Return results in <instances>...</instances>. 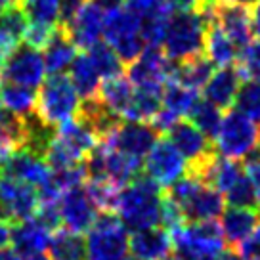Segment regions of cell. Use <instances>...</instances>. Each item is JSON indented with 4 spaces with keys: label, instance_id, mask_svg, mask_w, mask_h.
<instances>
[{
    "label": "cell",
    "instance_id": "cell-1",
    "mask_svg": "<svg viewBox=\"0 0 260 260\" xmlns=\"http://www.w3.org/2000/svg\"><path fill=\"white\" fill-rule=\"evenodd\" d=\"M162 197V187L142 171V174L121 187L113 212L132 232L159 226Z\"/></svg>",
    "mask_w": 260,
    "mask_h": 260
},
{
    "label": "cell",
    "instance_id": "cell-2",
    "mask_svg": "<svg viewBox=\"0 0 260 260\" xmlns=\"http://www.w3.org/2000/svg\"><path fill=\"white\" fill-rule=\"evenodd\" d=\"M100 142V134L84 117L77 115L75 119L63 122L54 130V136L46 147V161L52 171L75 167L86 161Z\"/></svg>",
    "mask_w": 260,
    "mask_h": 260
},
{
    "label": "cell",
    "instance_id": "cell-3",
    "mask_svg": "<svg viewBox=\"0 0 260 260\" xmlns=\"http://www.w3.org/2000/svg\"><path fill=\"white\" fill-rule=\"evenodd\" d=\"M81 106L82 98L69 75H50L39 88L35 113L42 124L57 128L81 113Z\"/></svg>",
    "mask_w": 260,
    "mask_h": 260
},
{
    "label": "cell",
    "instance_id": "cell-4",
    "mask_svg": "<svg viewBox=\"0 0 260 260\" xmlns=\"http://www.w3.org/2000/svg\"><path fill=\"white\" fill-rule=\"evenodd\" d=\"M169 197L184 212L186 222H203V220H216L224 212L226 199L218 189L207 186L205 182L187 172L178 182L169 187Z\"/></svg>",
    "mask_w": 260,
    "mask_h": 260
},
{
    "label": "cell",
    "instance_id": "cell-5",
    "mask_svg": "<svg viewBox=\"0 0 260 260\" xmlns=\"http://www.w3.org/2000/svg\"><path fill=\"white\" fill-rule=\"evenodd\" d=\"M209 23L195 10H176L162 37L161 48L172 61H184L187 57L203 54Z\"/></svg>",
    "mask_w": 260,
    "mask_h": 260
},
{
    "label": "cell",
    "instance_id": "cell-6",
    "mask_svg": "<svg viewBox=\"0 0 260 260\" xmlns=\"http://www.w3.org/2000/svg\"><path fill=\"white\" fill-rule=\"evenodd\" d=\"M174 254L180 260H214L224 251V234L216 220L184 222L171 232Z\"/></svg>",
    "mask_w": 260,
    "mask_h": 260
},
{
    "label": "cell",
    "instance_id": "cell-7",
    "mask_svg": "<svg viewBox=\"0 0 260 260\" xmlns=\"http://www.w3.org/2000/svg\"><path fill=\"white\" fill-rule=\"evenodd\" d=\"M128 243V228L117 212H100L86 236V260H124L130 254Z\"/></svg>",
    "mask_w": 260,
    "mask_h": 260
},
{
    "label": "cell",
    "instance_id": "cell-8",
    "mask_svg": "<svg viewBox=\"0 0 260 260\" xmlns=\"http://www.w3.org/2000/svg\"><path fill=\"white\" fill-rule=\"evenodd\" d=\"M104 41L124 63H132L146 48V41L142 37V17L122 4L107 10Z\"/></svg>",
    "mask_w": 260,
    "mask_h": 260
},
{
    "label": "cell",
    "instance_id": "cell-9",
    "mask_svg": "<svg viewBox=\"0 0 260 260\" xmlns=\"http://www.w3.org/2000/svg\"><path fill=\"white\" fill-rule=\"evenodd\" d=\"M260 130L256 121H252L249 115L241 113L239 109H230L224 115L220 124L218 136L212 144H216V153L228 159L243 161L252 149L258 147Z\"/></svg>",
    "mask_w": 260,
    "mask_h": 260
},
{
    "label": "cell",
    "instance_id": "cell-10",
    "mask_svg": "<svg viewBox=\"0 0 260 260\" xmlns=\"http://www.w3.org/2000/svg\"><path fill=\"white\" fill-rule=\"evenodd\" d=\"M46 63L42 50L31 44H19L16 50H12L4 63L0 67V81L14 82L29 88H41V84L46 81Z\"/></svg>",
    "mask_w": 260,
    "mask_h": 260
},
{
    "label": "cell",
    "instance_id": "cell-11",
    "mask_svg": "<svg viewBox=\"0 0 260 260\" xmlns=\"http://www.w3.org/2000/svg\"><path fill=\"white\" fill-rule=\"evenodd\" d=\"M144 174L155 180L161 187H169L189 172V162L174 147L169 138H159L144 159Z\"/></svg>",
    "mask_w": 260,
    "mask_h": 260
},
{
    "label": "cell",
    "instance_id": "cell-12",
    "mask_svg": "<svg viewBox=\"0 0 260 260\" xmlns=\"http://www.w3.org/2000/svg\"><path fill=\"white\" fill-rule=\"evenodd\" d=\"M41 205L39 189L27 182L4 176L0 178V218L12 224L23 222L35 216Z\"/></svg>",
    "mask_w": 260,
    "mask_h": 260
},
{
    "label": "cell",
    "instance_id": "cell-13",
    "mask_svg": "<svg viewBox=\"0 0 260 260\" xmlns=\"http://www.w3.org/2000/svg\"><path fill=\"white\" fill-rule=\"evenodd\" d=\"M174 61L167 57L161 46L147 44L132 63H128V81L136 88L162 90L172 79Z\"/></svg>",
    "mask_w": 260,
    "mask_h": 260
},
{
    "label": "cell",
    "instance_id": "cell-14",
    "mask_svg": "<svg viewBox=\"0 0 260 260\" xmlns=\"http://www.w3.org/2000/svg\"><path fill=\"white\" fill-rule=\"evenodd\" d=\"M159 130L151 122L146 121H121L107 136H104V142L109 146L117 147L119 151L132 157L144 159L149 149L159 140Z\"/></svg>",
    "mask_w": 260,
    "mask_h": 260
},
{
    "label": "cell",
    "instance_id": "cell-15",
    "mask_svg": "<svg viewBox=\"0 0 260 260\" xmlns=\"http://www.w3.org/2000/svg\"><path fill=\"white\" fill-rule=\"evenodd\" d=\"M57 205H59L61 226L71 232H77V234L88 232L100 214V209L92 201L88 191L84 189V184L65 189Z\"/></svg>",
    "mask_w": 260,
    "mask_h": 260
},
{
    "label": "cell",
    "instance_id": "cell-16",
    "mask_svg": "<svg viewBox=\"0 0 260 260\" xmlns=\"http://www.w3.org/2000/svg\"><path fill=\"white\" fill-rule=\"evenodd\" d=\"M165 134H167V138L174 144V147L178 149L180 153L184 155V159L189 162V169L201 165L214 153L211 140L207 138L191 121L178 119Z\"/></svg>",
    "mask_w": 260,
    "mask_h": 260
},
{
    "label": "cell",
    "instance_id": "cell-17",
    "mask_svg": "<svg viewBox=\"0 0 260 260\" xmlns=\"http://www.w3.org/2000/svg\"><path fill=\"white\" fill-rule=\"evenodd\" d=\"M104 25H106V10L98 6L96 2L86 0V4L79 10V14L63 29L77 44V48L90 50L104 39Z\"/></svg>",
    "mask_w": 260,
    "mask_h": 260
},
{
    "label": "cell",
    "instance_id": "cell-18",
    "mask_svg": "<svg viewBox=\"0 0 260 260\" xmlns=\"http://www.w3.org/2000/svg\"><path fill=\"white\" fill-rule=\"evenodd\" d=\"M216 23L226 32L232 41L236 42L239 50L247 48L252 42V23H251V12L245 4H234V2H220L214 10V19Z\"/></svg>",
    "mask_w": 260,
    "mask_h": 260
},
{
    "label": "cell",
    "instance_id": "cell-19",
    "mask_svg": "<svg viewBox=\"0 0 260 260\" xmlns=\"http://www.w3.org/2000/svg\"><path fill=\"white\" fill-rule=\"evenodd\" d=\"M130 256L136 260H162L174 251L172 236L162 226L136 230L130 236Z\"/></svg>",
    "mask_w": 260,
    "mask_h": 260
},
{
    "label": "cell",
    "instance_id": "cell-20",
    "mask_svg": "<svg viewBox=\"0 0 260 260\" xmlns=\"http://www.w3.org/2000/svg\"><path fill=\"white\" fill-rule=\"evenodd\" d=\"M243 82V77L239 73L237 65H226L214 71L209 82L203 86L205 100L212 102L220 109H230L236 104L237 92Z\"/></svg>",
    "mask_w": 260,
    "mask_h": 260
},
{
    "label": "cell",
    "instance_id": "cell-21",
    "mask_svg": "<svg viewBox=\"0 0 260 260\" xmlns=\"http://www.w3.org/2000/svg\"><path fill=\"white\" fill-rule=\"evenodd\" d=\"M260 226V211L258 209H247V207H230L222 212V234L224 241L230 247L237 249L247 237Z\"/></svg>",
    "mask_w": 260,
    "mask_h": 260
},
{
    "label": "cell",
    "instance_id": "cell-22",
    "mask_svg": "<svg viewBox=\"0 0 260 260\" xmlns=\"http://www.w3.org/2000/svg\"><path fill=\"white\" fill-rule=\"evenodd\" d=\"M50 237H52V232H48L32 216L29 220L14 224V228H12V249L21 258H27V256H32V254H39L44 251L50 243Z\"/></svg>",
    "mask_w": 260,
    "mask_h": 260
},
{
    "label": "cell",
    "instance_id": "cell-23",
    "mask_svg": "<svg viewBox=\"0 0 260 260\" xmlns=\"http://www.w3.org/2000/svg\"><path fill=\"white\" fill-rule=\"evenodd\" d=\"M77 44L71 41V37L67 35L63 27H59L54 37L48 41V44L42 48V56H44V63H46V71L48 75H63L69 71L71 63L75 61L77 54Z\"/></svg>",
    "mask_w": 260,
    "mask_h": 260
},
{
    "label": "cell",
    "instance_id": "cell-24",
    "mask_svg": "<svg viewBox=\"0 0 260 260\" xmlns=\"http://www.w3.org/2000/svg\"><path fill=\"white\" fill-rule=\"evenodd\" d=\"M27 31V17L21 8H8L0 12V67L4 59L16 50L25 39Z\"/></svg>",
    "mask_w": 260,
    "mask_h": 260
},
{
    "label": "cell",
    "instance_id": "cell-25",
    "mask_svg": "<svg viewBox=\"0 0 260 260\" xmlns=\"http://www.w3.org/2000/svg\"><path fill=\"white\" fill-rule=\"evenodd\" d=\"M212 73H214V63L207 57V54H197L184 61H174L171 81H178L184 86L199 90L209 82Z\"/></svg>",
    "mask_w": 260,
    "mask_h": 260
},
{
    "label": "cell",
    "instance_id": "cell-26",
    "mask_svg": "<svg viewBox=\"0 0 260 260\" xmlns=\"http://www.w3.org/2000/svg\"><path fill=\"white\" fill-rule=\"evenodd\" d=\"M69 79L75 84V88L79 92V96L82 98V102L98 98L100 88H102V81H104L98 73L92 57L88 56V52L79 54L75 57V61L69 67Z\"/></svg>",
    "mask_w": 260,
    "mask_h": 260
},
{
    "label": "cell",
    "instance_id": "cell-27",
    "mask_svg": "<svg viewBox=\"0 0 260 260\" xmlns=\"http://www.w3.org/2000/svg\"><path fill=\"white\" fill-rule=\"evenodd\" d=\"M205 54L214 65L226 67V65L237 63L241 50L237 48L236 42L232 41L218 25L211 23L207 29V39H205Z\"/></svg>",
    "mask_w": 260,
    "mask_h": 260
},
{
    "label": "cell",
    "instance_id": "cell-28",
    "mask_svg": "<svg viewBox=\"0 0 260 260\" xmlns=\"http://www.w3.org/2000/svg\"><path fill=\"white\" fill-rule=\"evenodd\" d=\"M50 260H86V239L67 228L56 230L46 247Z\"/></svg>",
    "mask_w": 260,
    "mask_h": 260
},
{
    "label": "cell",
    "instance_id": "cell-29",
    "mask_svg": "<svg viewBox=\"0 0 260 260\" xmlns=\"http://www.w3.org/2000/svg\"><path fill=\"white\" fill-rule=\"evenodd\" d=\"M134 96V84L128 81V77L119 75L115 79H109L102 84L100 88V102L111 111L113 115H117L122 121V117L126 113V109L130 106V100Z\"/></svg>",
    "mask_w": 260,
    "mask_h": 260
},
{
    "label": "cell",
    "instance_id": "cell-30",
    "mask_svg": "<svg viewBox=\"0 0 260 260\" xmlns=\"http://www.w3.org/2000/svg\"><path fill=\"white\" fill-rule=\"evenodd\" d=\"M0 102L2 107L21 119H29L37 109V92L35 88L0 81Z\"/></svg>",
    "mask_w": 260,
    "mask_h": 260
},
{
    "label": "cell",
    "instance_id": "cell-31",
    "mask_svg": "<svg viewBox=\"0 0 260 260\" xmlns=\"http://www.w3.org/2000/svg\"><path fill=\"white\" fill-rule=\"evenodd\" d=\"M199 100L197 96V90L189 88V86H184L180 84L178 81H169L162 88V109L171 111L172 115H176L178 119L189 115L193 104Z\"/></svg>",
    "mask_w": 260,
    "mask_h": 260
},
{
    "label": "cell",
    "instance_id": "cell-32",
    "mask_svg": "<svg viewBox=\"0 0 260 260\" xmlns=\"http://www.w3.org/2000/svg\"><path fill=\"white\" fill-rule=\"evenodd\" d=\"M19 8L27 17V23L61 27V0H19Z\"/></svg>",
    "mask_w": 260,
    "mask_h": 260
},
{
    "label": "cell",
    "instance_id": "cell-33",
    "mask_svg": "<svg viewBox=\"0 0 260 260\" xmlns=\"http://www.w3.org/2000/svg\"><path fill=\"white\" fill-rule=\"evenodd\" d=\"M187 117H189V121L193 122L207 138L211 140V142H214V138L218 136L222 119H224L222 109L218 106H214L209 100H197Z\"/></svg>",
    "mask_w": 260,
    "mask_h": 260
},
{
    "label": "cell",
    "instance_id": "cell-34",
    "mask_svg": "<svg viewBox=\"0 0 260 260\" xmlns=\"http://www.w3.org/2000/svg\"><path fill=\"white\" fill-rule=\"evenodd\" d=\"M84 52H88V56L92 57L98 73L104 81L115 79V77L124 73V61L117 56V52L106 41L98 42L96 46H92L90 50H84Z\"/></svg>",
    "mask_w": 260,
    "mask_h": 260
},
{
    "label": "cell",
    "instance_id": "cell-35",
    "mask_svg": "<svg viewBox=\"0 0 260 260\" xmlns=\"http://www.w3.org/2000/svg\"><path fill=\"white\" fill-rule=\"evenodd\" d=\"M224 195H226V201L230 207H247V209H258L260 211L258 191L245 171L239 174V178L232 184V187Z\"/></svg>",
    "mask_w": 260,
    "mask_h": 260
},
{
    "label": "cell",
    "instance_id": "cell-36",
    "mask_svg": "<svg viewBox=\"0 0 260 260\" xmlns=\"http://www.w3.org/2000/svg\"><path fill=\"white\" fill-rule=\"evenodd\" d=\"M84 189L88 191V195L92 197V201L96 203L100 212L115 211V203H117V197H119L121 187L117 186V184H113L111 180L88 176L86 182H84Z\"/></svg>",
    "mask_w": 260,
    "mask_h": 260
},
{
    "label": "cell",
    "instance_id": "cell-37",
    "mask_svg": "<svg viewBox=\"0 0 260 260\" xmlns=\"http://www.w3.org/2000/svg\"><path fill=\"white\" fill-rule=\"evenodd\" d=\"M234 106L241 113L249 115L252 121L260 122V77L258 79H245L241 82Z\"/></svg>",
    "mask_w": 260,
    "mask_h": 260
},
{
    "label": "cell",
    "instance_id": "cell-38",
    "mask_svg": "<svg viewBox=\"0 0 260 260\" xmlns=\"http://www.w3.org/2000/svg\"><path fill=\"white\" fill-rule=\"evenodd\" d=\"M124 6L132 10L134 14H138L140 17L151 16L161 10H174L169 0H124Z\"/></svg>",
    "mask_w": 260,
    "mask_h": 260
},
{
    "label": "cell",
    "instance_id": "cell-39",
    "mask_svg": "<svg viewBox=\"0 0 260 260\" xmlns=\"http://www.w3.org/2000/svg\"><path fill=\"white\" fill-rule=\"evenodd\" d=\"M243 162H245V172H247L249 178L252 180V184H254L256 191H258V197H260V147L252 149L251 153L243 159Z\"/></svg>",
    "mask_w": 260,
    "mask_h": 260
},
{
    "label": "cell",
    "instance_id": "cell-40",
    "mask_svg": "<svg viewBox=\"0 0 260 260\" xmlns=\"http://www.w3.org/2000/svg\"><path fill=\"white\" fill-rule=\"evenodd\" d=\"M84 4H86V0H61V17H59V25L65 27V25L79 14V10H81Z\"/></svg>",
    "mask_w": 260,
    "mask_h": 260
},
{
    "label": "cell",
    "instance_id": "cell-41",
    "mask_svg": "<svg viewBox=\"0 0 260 260\" xmlns=\"http://www.w3.org/2000/svg\"><path fill=\"white\" fill-rule=\"evenodd\" d=\"M12 228H14L12 222L0 218V251L12 245Z\"/></svg>",
    "mask_w": 260,
    "mask_h": 260
},
{
    "label": "cell",
    "instance_id": "cell-42",
    "mask_svg": "<svg viewBox=\"0 0 260 260\" xmlns=\"http://www.w3.org/2000/svg\"><path fill=\"white\" fill-rule=\"evenodd\" d=\"M14 151H16V146H14V144L6 138L2 132H0V165L6 161Z\"/></svg>",
    "mask_w": 260,
    "mask_h": 260
},
{
    "label": "cell",
    "instance_id": "cell-43",
    "mask_svg": "<svg viewBox=\"0 0 260 260\" xmlns=\"http://www.w3.org/2000/svg\"><path fill=\"white\" fill-rule=\"evenodd\" d=\"M251 23H252V32H254V37H258L260 39V0H254V2H252Z\"/></svg>",
    "mask_w": 260,
    "mask_h": 260
},
{
    "label": "cell",
    "instance_id": "cell-44",
    "mask_svg": "<svg viewBox=\"0 0 260 260\" xmlns=\"http://www.w3.org/2000/svg\"><path fill=\"white\" fill-rule=\"evenodd\" d=\"M214 260H245V258L239 254V251H232L230 249V251H222Z\"/></svg>",
    "mask_w": 260,
    "mask_h": 260
},
{
    "label": "cell",
    "instance_id": "cell-45",
    "mask_svg": "<svg viewBox=\"0 0 260 260\" xmlns=\"http://www.w3.org/2000/svg\"><path fill=\"white\" fill-rule=\"evenodd\" d=\"M92 2H96L98 6H102L106 12L111 8H117V6H121L122 4V0H92Z\"/></svg>",
    "mask_w": 260,
    "mask_h": 260
},
{
    "label": "cell",
    "instance_id": "cell-46",
    "mask_svg": "<svg viewBox=\"0 0 260 260\" xmlns=\"http://www.w3.org/2000/svg\"><path fill=\"white\" fill-rule=\"evenodd\" d=\"M0 260H21V256H19L14 249H8V247H6V249L0 251Z\"/></svg>",
    "mask_w": 260,
    "mask_h": 260
},
{
    "label": "cell",
    "instance_id": "cell-47",
    "mask_svg": "<svg viewBox=\"0 0 260 260\" xmlns=\"http://www.w3.org/2000/svg\"><path fill=\"white\" fill-rule=\"evenodd\" d=\"M17 4H19V0H0V12H2V10L14 8Z\"/></svg>",
    "mask_w": 260,
    "mask_h": 260
},
{
    "label": "cell",
    "instance_id": "cell-48",
    "mask_svg": "<svg viewBox=\"0 0 260 260\" xmlns=\"http://www.w3.org/2000/svg\"><path fill=\"white\" fill-rule=\"evenodd\" d=\"M23 260H50L48 254H42V252H39V254H32V256H27V258Z\"/></svg>",
    "mask_w": 260,
    "mask_h": 260
},
{
    "label": "cell",
    "instance_id": "cell-49",
    "mask_svg": "<svg viewBox=\"0 0 260 260\" xmlns=\"http://www.w3.org/2000/svg\"><path fill=\"white\" fill-rule=\"evenodd\" d=\"M220 2H234V4H245V6H249L254 0H220Z\"/></svg>",
    "mask_w": 260,
    "mask_h": 260
},
{
    "label": "cell",
    "instance_id": "cell-50",
    "mask_svg": "<svg viewBox=\"0 0 260 260\" xmlns=\"http://www.w3.org/2000/svg\"><path fill=\"white\" fill-rule=\"evenodd\" d=\"M124 260H136V258H134V256H126Z\"/></svg>",
    "mask_w": 260,
    "mask_h": 260
},
{
    "label": "cell",
    "instance_id": "cell-51",
    "mask_svg": "<svg viewBox=\"0 0 260 260\" xmlns=\"http://www.w3.org/2000/svg\"><path fill=\"white\" fill-rule=\"evenodd\" d=\"M0 178H2V169H0Z\"/></svg>",
    "mask_w": 260,
    "mask_h": 260
}]
</instances>
